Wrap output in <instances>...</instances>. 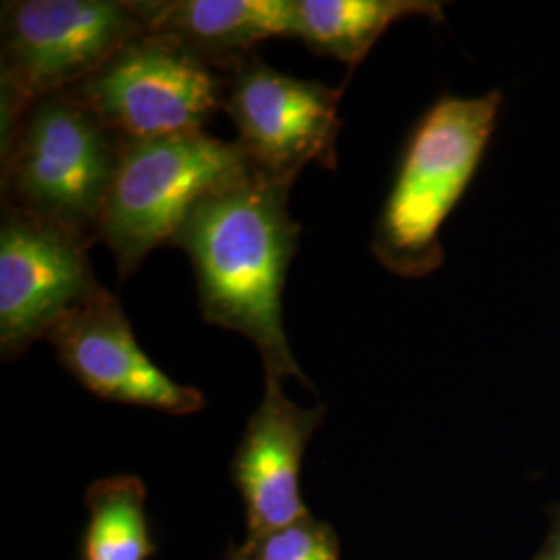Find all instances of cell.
Returning <instances> with one entry per match:
<instances>
[{
	"mask_svg": "<svg viewBox=\"0 0 560 560\" xmlns=\"http://www.w3.org/2000/svg\"><path fill=\"white\" fill-rule=\"evenodd\" d=\"M94 243L57 224L2 208L0 353L21 358L65 316L104 291L90 260Z\"/></svg>",
	"mask_w": 560,
	"mask_h": 560,
	"instance_id": "cell-8",
	"label": "cell"
},
{
	"mask_svg": "<svg viewBox=\"0 0 560 560\" xmlns=\"http://www.w3.org/2000/svg\"><path fill=\"white\" fill-rule=\"evenodd\" d=\"M411 18L444 21L434 0H295V36L314 55L360 67L382 34Z\"/></svg>",
	"mask_w": 560,
	"mask_h": 560,
	"instance_id": "cell-12",
	"label": "cell"
},
{
	"mask_svg": "<svg viewBox=\"0 0 560 560\" xmlns=\"http://www.w3.org/2000/svg\"><path fill=\"white\" fill-rule=\"evenodd\" d=\"M145 30L226 71L270 38L295 36V0H136Z\"/></svg>",
	"mask_w": 560,
	"mask_h": 560,
	"instance_id": "cell-11",
	"label": "cell"
},
{
	"mask_svg": "<svg viewBox=\"0 0 560 560\" xmlns=\"http://www.w3.org/2000/svg\"><path fill=\"white\" fill-rule=\"evenodd\" d=\"M69 92L120 140H159L203 131L222 110L224 73L179 42L145 32Z\"/></svg>",
	"mask_w": 560,
	"mask_h": 560,
	"instance_id": "cell-6",
	"label": "cell"
},
{
	"mask_svg": "<svg viewBox=\"0 0 560 560\" xmlns=\"http://www.w3.org/2000/svg\"><path fill=\"white\" fill-rule=\"evenodd\" d=\"M235 552L241 560H340V541L326 521L307 513L279 529L245 538Z\"/></svg>",
	"mask_w": 560,
	"mask_h": 560,
	"instance_id": "cell-14",
	"label": "cell"
},
{
	"mask_svg": "<svg viewBox=\"0 0 560 560\" xmlns=\"http://www.w3.org/2000/svg\"><path fill=\"white\" fill-rule=\"evenodd\" d=\"M249 168L237 141L203 131L122 141L119 171L104 206L98 241L115 256L120 280L156 247L171 245L194 203Z\"/></svg>",
	"mask_w": 560,
	"mask_h": 560,
	"instance_id": "cell-4",
	"label": "cell"
},
{
	"mask_svg": "<svg viewBox=\"0 0 560 560\" xmlns=\"http://www.w3.org/2000/svg\"><path fill=\"white\" fill-rule=\"evenodd\" d=\"M145 32L136 0L4 2L2 127L30 102L80 85Z\"/></svg>",
	"mask_w": 560,
	"mask_h": 560,
	"instance_id": "cell-5",
	"label": "cell"
},
{
	"mask_svg": "<svg viewBox=\"0 0 560 560\" xmlns=\"http://www.w3.org/2000/svg\"><path fill=\"white\" fill-rule=\"evenodd\" d=\"M501 106V90L442 94L413 125L374 224L372 254L388 272L423 279L444 264L442 226L480 168Z\"/></svg>",
	"mask_w": 560,
	"mask_h": 560,
	"instance_id": "cell-2",
	"label": "cell"
},
{
	"mask_svg": "<svg viewBox=\"0 0 560 560\" xmlns=\"http://www.w3.org/2000/svg\"><path fill=\"white\" fill-rule=\"evenodd\" d=\"M532 560H560V502L550 509V529L540 552Z\"/></svg>",
	"mask_w": 560,
	"mask_h": 560,
	"instance_id": "cell-15",
	"label": "cell"
},
{
	"mask_svg": "<svg viewBox=\"0 0 560 560\" xmlns=\"http://www.w3.org/2000/svg\"><path fill=\"white\" fill-rule=\"evenodd\" d=\"M145 486L136 476L94 481L85 492L90 513L83 560H148L154 544L145 520Z\"/></svg>",
	"mask_w": 560,
	"mask_h": 560,
	"instance_id": "cell-13",
	"label": "cell"
},
{
	"mask_svg": "<svg viewBox=\"0 0 560 560\" xmlns=\"http://www.w3.org/2000/svg\"><path fill=\"white\" fill-rule=\"evenodd\" d=\"M291 189V180L249 164L194 203L171 245L194 266L203 320L252 340L266 376L312 388L282 326V289L301 235Z\"/></svg>",
	"mask_w": 560,
	"mask_h": 560,
	"instance_id": "cell-1",
	"label": "cell"
},
{
	"mask_svg": "<svg viewBox=\"0 0 560 560\" xmlns=\"http://www.w3.org/2000/svg\"><path fill=\"white\" fill-rule=\"evenodd\" d=\"M342 92L287 75L249 55L224 71L222 110L235 122V141L256 171L295 183L312 162L337 168Z\"/></svg>",
	"mask_w": 560,
	"mask_h": 560,
	"instance_id": "cell-7",
	"label": "cell"
},
{
	"mask_svg": "<svg viewBox=\"0 0 560 560\" xmlns=\"http://www.w3.org/2000/svg\"><path fill=\"white\" fill-rule=\"evenodd\" d=\"M326 418V407H301L266 376L260 405L241 434L231 478L247 513V538L279 529L310 511L301 501V463L307 444Z\"/></svg>",
	"mask_w": 560,
	"mask_h": 560,
	"instance_id": "cell-10",
	"label": "cell"
},
{
	"mask_svg": "<svg viewBox=\"0 0 560 560\" xmlns=\"http://www.w3.org/2000/svg\"><path fill=\"white\" fill-rule=\"evenodd\" d=\"M46 340L62 368L101 399L171 416H191L206 407L198 388L173 381L141 351L131 322L108 289L65 316Z\"/></svg>",
	"mask_w": 560,
	"mask_h": 560,
	"instance_id": "cell-9",
	"label": "cell"
},
{
	"mask_svg": "<svg viewBox=\"0 0 560 560\" xmlns=\"http://www.w3.org/2000/svg\"><path fill=\"white\" fill-rule=\"evenodd\" d=\"M122 140L73 92L30 102L2 127V208L96 243Z\"/></svg>",
	"mask_w": 560,
	"mask_h": 560,
	"instance_id": "cell-3",
	"label": "cell"
},
{
	"mask_svg": "<svg viewBox=\"0 0 560 560\" xmlns=\"http://www.w3.org/2000/svg\"><path fill=\"white\" fill-rule=\"evenodd\" d=\"M226 560H241L240 557H237V552H235V546H233V544L229 546V552H226Z\"/></svg>",
	"mask_w": 560,
	"mask_h": 560,
	"instance_id": "cell-16",
	"label": "cell"
}]
</instances>
